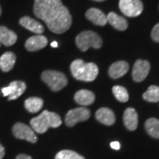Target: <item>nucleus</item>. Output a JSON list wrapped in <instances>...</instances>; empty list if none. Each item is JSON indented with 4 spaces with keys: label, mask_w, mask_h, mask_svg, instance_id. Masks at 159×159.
<instances>
[{
    "label": "nucleus",
    "mask_w": 159,
    "mask_h": 159,
    "mask_svg": "<svg viewBox=\"0 0 159 159\" xmlns=\"http://www.w3.org/2000/svg\"><path fill=\"white\" fill-rule=\"evenodd\" d=\"M62 124L58 114L48 111H43L39 116L30 120L31 128L38 134H44L49 128H58Z\"/></svg>",
    "instance_id": "3"
},
{
    "label": "nucleus",
    "mask_w": 159,
    "mask_h": 159,
    "mask_svg": "<svg viewBox=\"0 0 159 159\" xmlns=\"http://www.w3.org/2000/svg\"><path fill=\"white\" fill-rule=\"evenodd\" d=\"M43 101L39 97H30L25 102V107L29 112L37 113L42 108Z\"/></svg>",
    "instance_id": "21"
},
{
    "label": "nucleus",
    "mask_w": 159,
    "mask_h": 159,
    "mask_svg": "<svg viewBox=\"0 0 159 159\" xmlns=\"http://www.w3.org/2000/svg\"><path fill=\"white\" fill-rule=\"evenodd\" d=\"M143 98L150 102H157L159 101V87L150 85L146 92L143 94Z\"/></svg>",
    "instance_id": "23"
},
{
    "label": "nucleus",
    "mask_w": 159,
    "mask_h": 159,
    "mask_svg": "<svg viewBox=\"0 0 159 159\" xmlns=\"http://www.w3.org/2000/svg\"><path fill=\"white\" fill-rule=\"evenodd\" d=\"M107 20L114 28L119 30H125L128 28V21L124 17L117 15L114 12H111L107 16Z\"/></svg>",
    "instance_id": "19"
},
{
    "label": "nucleus",
    "mask_w": 159,
    "mask_h": 159,
    "mask_svg": "<svg viewBox=\"0 0 159 159\" xmlns=\"http://www.w3.org/2000/svg\"><path fill=\"white\" fill-rule=\"evenodd\" d=\"M93 1H95V2H104L105 0H93Z\"/></svg>",
    "instance_id": "32"
},
{
    "label": "nucleus",
    "mask_w": 159,
    "mask_h": 159,
    "mask_svg": "<svg viewBox=\"0 0 159 159\" xmlns=\"http://www.w3.org/2000/svg\"><path fill=\"white\" fill-rule=\"evenodd\" d=\"M77 47L81 51L85 52L87 49L93 47L94 49H99L102 45V40L100 36L93 31H83L76 38Z\"/></svg>",
    "instance_id": "4"
},
{
    "label": "nucleus",
    "mask_w": 159,
    "mask_h": 159,
    "mask_svg": "<svg viewBox=\"0 0 159 159\" xmlns=\"http://www.w3.org/2000/svg\"><path fill=\"white\" fill-rule=\"evenodd\" d=\"M111 148L114 149V150H118L120 149V143L119 142H113L111 143Z\"/></svg>",
    "instance_id": "28"
},
{
    "label": "nucleus",
    "mask_w": 159,
    "mask_h": 159,
    "mask_svg": "<svg viewBox=\"0 0 159 159\" xmlns=\"http://www.w3.org/2000/svg\"><path fill=\"white\" fill-rule=\"evenodd\" d=\"M51 46L52 47H55V48H56V47H57V41H53V42L51 43Z\"/></svg>",
    "instance_id": "31"
},
{
    "label": "nucleus",
    "mask_w": 159,
    "mask_h": 159,
    "mask_svg": "<svg viewBox=\"0 0 159 159\" xmlns=\"http://www.w3.org/2000/svg\"><path fill=\"white\" fill-rule=\"evenodd\" d=\"M2 14V9H1V7H0V16Z\"/></svg>",
    "instance_id": "33"
},
{
    "label": "nucleus",
    "mask_w": 159,
    "mask_h": 159,
    "mask_svg": "<svg viewBox=\"0 0 159 159\" xmlns=\"http://www.w3.org/2000/svg\"><path fill=\"white\" fill-rule=\"evenodd\" d=\"M113 94L117 100L121 102H126L129 99V94L127 89L120 85H115L112 89Z\"/></svg>",
    "instance_id": "24"
},
{
    "label": "nucleus",
    "mask_w": 159,
    "mask_h": 159,
    "mask_svg": "<svg viewBox=\"0 0 159 159\" xmlns=\"http://www.w3.org/2000/svg\"><path fill=\"white\" fill-rule=\"evenodd\" d=\"M70 69L75 79L85 82L94 80L99 73L98 66L94 63H85L81 59L73 61L70 66Z\"/></svg>",
    "instance_id": "2"
},
{
    "label": "nucleus",
    "mask_w": 159,
    "mask_h": 159,
    "mask_svg": "<svg viewBox=\"0 0 159 159\" xmlns=\"http://www.w3.org/2000/svg\"><path fill=\"white\" fill-rule=\"evenodd\" d=\"M95 116L99 122L105 125H114L116 121V117L114 112L108 108H99L96 112Z\"/></svg>",
    "instance_id": "15"
},
{
    "label": "nucleus",
    "mask_w": 159,
    "mask_h": 159,
    "mask_svg": "<svg viewBox=\"0 0 159 159\" xmlns=\"http://www.w3.org/2000/svg\"><path fill=\"white\" fill-rule=\"evenodd\" d=\"M119 7L123 14L128 17L138 16L144 8L141 0H119Z\"/></svg>",
    "instance_id": "6"
},
{
    "label": "nucleus",
    "mask_w": 159,
    "mask_h": 159,
    "mask_svg": "<svg viewBox=\"0 0 159 159\" xmlns=\"http://www.w3.org/2000/svg\"><path fill=\"white\" fill-rule=\"evenodd\" d=\"M16 56L11 52H7L0 57V69L2 71L7 72L10 71L14 66Z\"/></svg>",
    "instance_id": "18"
},
{
    "label": "nucleus",
    "mask_w": 159,
    "mask_h": 159,
    "mask_svg": "<svg viewBox=\"0 0 159 159\" xmlns=\"http://www.w3.org/2000/svg\"><path fill=\"white\" fill-rule=\"evenodd\" d=\"M5 148H3V146L0 144V159L3 158V157L5 156Z\"/></svg>",
    "instance_id": "30"
},
{
    "label": "nucleus",
    "mask_w": 159,
    "mask_h": 159,
    "mask_svg": "<svg viewBox=\"0 0 159 159\" xmlns=\"http://www.w3.org/2000/svg\"><path fill=\"white\" fill-rule=\"evenodd\" d=\"M17 41V35L5 26H0V43L6 47L13 45Z\"/></svg>",
    "instance_id": "17"
},
{
    "label": "nucleus",
    "mask_w": 159,
    "mask_h": 159,
    "mask_svg": "<svg viewBox=\"0 0 159 159\" xmlns=\"http://www.w3.org/2000/svg\"><path fill=\"white\" fill-rule=\"evenodd\" d=\"M145 128L150 136L159 139V119L150 118L145 122Z\"/></svg>",
    "instance_id": "22"
},
{
    "label": "nucleus",
    "mask_w": 159,
    "mask_h": 159,
    "mask_svg": "<svg viewBox=\"0 0 159 159\" xmlns=\"http://www.w3.org/2000/svg\"><path fill=\"white\" fill-rule=\"evenodd\" d=\"M124 124L130 130H135L138 127V114L134 108H128L124 112L123 116Z\"/></svg>",
    "instance_id": "13"
},
{
    "label": "nucleus",
    "mask_w": 159,
    "mask_h": 159,
    "mask_svg": "<svg viewBox=\"0 0 159 159\" xmlns=\"http://www.w3.org/2000/svg\"><path fill=\"white\" fill-rule=\"evenodd\" d=\"M151 36L153 41L159 43V23L155 25L152 28V32H151Z\"/></svg>",
    "instance_id": "26"
},
{
    "label": "nucleus",
    "mask_w": 159,
    "mask_h": 159,
    "mask_svg": "<svg viewBox=\"0 0 159 159\" xmlns=\"http://www.w3.org/2000/svg\"><path fill=\"white\" fill-rule=\"evenodd\" d=\"M41 79L53 91H61L68 83V80L63 73L54 70L43 71L41 74Z\"/></svg>",
    "instance_id": "5"
},
{
    "label": "nucleus",
    "mask_w": 159,
    "mask_h": 159,
    "mask_svg": "<svg viewBox=\"0 0 159 159\" xmlns=\"http://www.w3.org/2000/svg\"><path fill=\"white\" fill-rule=\"evenodd\" d=\"M19 24L22 27L33 33L41 34L44 31V28L41 24H40L36 20L32 19L29 16H24L19 20Z\"/></svg>",
    "instance_id": "14"
},
{
    "label": "nucleus",
    "mask_w": 159,
    "mask_h": 159,
    "mask_svg": "<svg viewBox=\"0 0 159 159\" xmlns=\"http://www.w3.org/2000/svg\"><path fill=\"white\" fill-rule=\"evenodd\" d=\"M16 159H33L30 156H27V155H25V154H20L16 157Z\"/></svg>",
    "instance_id": "29"
},
{
    "label": "nucleus",
    "mask_w": 159,
    "mask_h": 159,
    "mask_svg": "<svg viewBox=\"0 0 159 159\" xmlns=\"http://www.w3.org/2000/svg\"><path fill=\"white\" fill-rule=\"evenodd\" d=\"M150 70V64L144 60H137L134 66L132 76L136 82H142L148 77Z\"/></svg>",
    "instance_id": "9"
},
{
    "label": "nucleus",
    "mask_w": 159,
    "mask_h": 159,
    "mask_svg": "<svg viewBox=\"0 0 159 159\" xmlns=\"http://www.w3.org/2000/svg\"><path fill=\"white\" fill-rule=\"evenodd\" d=\"M0 46H1V45H0Z\"/></svg>",
    "instance_id": "34"
},
{
    "label": "nucleus",
    "mask_w": 159,
    "mask_h": 159,
    "mask_svg": "<svg viewBox=\"0 0 159 159\" xmlns=\"http://www.w3.org/2000/svg\"><path fill=\"white\" fill-rule=\"evenodd\" d=\"M2 92L3 96L4 97H7V96H10V94H11L12 92V89L11 88V86H7L5 87V88L2 89Z\"/></svg>",
    "instance_id": "27"
},
{
    "label": "nucleus",
    "mask_w": 159,
    "mask_h": 159,
    "mask_svg": "<svg viewBox=\"0 0 159 159\" xmlns=\"http://www.w3.org/2000/svg\"><path fill=\"white\" fill-rule=\"evenodd\" d=\"M75 100L77 104L81 105H90L95 100L94 93L89 90H80L75 94Z\"/></svg>",
    "instance_id": "16"
},
{
    "label": "nucleus",
    "mask_w": 159,
    "mask_h": 159,
    "mask_svg": "<svg viewBox=\"0 0 159 159\" xmlns=\"http://www.w3.org/2000/svg\"><path fill=\"white\" fill-rule=\"evenodd\" d=\"M33 13L57 34L66 32L72 23L70 13L61 0H35Z\"/></svg>",
    "instance_id": "1"
},
{
    "label": "nucleus",
    "mask_w": 159,
    "mask_h": 159,
    "mask_svg": "<svg viewBox=\"0 0 159 159\" xmlns=\"http://www.w3.org/2000/svg\"><path fill=\"white\" fill-rule=\"evenodd\" d=\"M91 116V112L84 107L71 109L67 113L65 117L66 125L69 127L75 126L77 123L87 120Z\"/></svg>",
    "instance_id": "7"
},
{
    "label": "nucleus",
    "mask_w": 159,
    "mask_h": 159,
    "mask_svg": "<svg viewBox=\"0 0 159 159\" xmlns=\"http://www.w3.org/2000/svg\"><path fill=\"white\" fill-rule=\"evenodd\" d=\"M55 159H85L84 157L72 150H61L55 156Z\"/></svg>",
    "instance_id": "25"
},
{
    "label": "nucleus",
    "mask_w": 159,
    "mask_h": 159,
    "mask_svg": "<svg viewBox=\"0 0 159 159\" xmlns=\"http://www.w3.org/2000/svg\"><path fill=\"white\" fill-rule=\"evenodd\" d=\"M129 69V64L126 61H120L113 63L109 68L108 73L111 78L118 79L124 76L128 72Z\"/></svg>",
    "instance_id": "12"
},
{
    "label": "nucleus",
    "mask_w": 159,
    "mask_h": 159,
    "mask_svg": "<svg viewBox=\"0 0 159 159\" xmlns=\"http://www.w3.org/2000/svg\"><path fill=\"white\" fill-rule=\"evenodd\" d=\"M9 86H11L12 92L8 97V100H13V99H18L25 92L26 89H27L26 83L23 81L19 80L13 81L10 83Z\"/></svg>",
    "instance_id": "20"
},
{
    "label": "nucleus",
    "mask_w": 159,
    "mask_h": 159,
    "mask_svg": "<svg viewBox=\"0 0 159 159\" xmlns=\"http://www.w3.org/2000/svg\"><path fill=\"white\" fill-rule=\"evenodd\" d=\"M48 41L47 38L42 35H37L29 38L25 42V48L30 52L38 51L44 48L47 45Z\"/></svg>",
    "instance_id": "10"
},
{
    "label": "nucleus",
    "mask_w": 159,
    "mask_h": 159,
    "mask_svg": "<svg viewBox=\"0 0 159 159\" xmlns=\"http://www.w3.org/2000/svg\"><path fill=\"white\" fill-rule=\"evenodd\" d=\"M13 133L17 139H25L31 143L37 142L38 138L34 130L28 125L21 122H18L13 128Z\"/></svg>",
    "instance_id": "8"
},
{
    "label": "nucleus",
    "mask_w": 159,
    "mask_h": 159,
    "mask_svg": "<svg viewBox=\"0 0 159 159\" xmlns=\"http://www.w3.org/2000/svg\"><path fill=\"white\" fill-rule=\"evenodd\" d=\"M85 16L89 21L98 26H105L108 22L107 16L102 11L94 7L89 9L85 13Z\"/></svg>",
    "instance_id": "11"
}]
</instances>
